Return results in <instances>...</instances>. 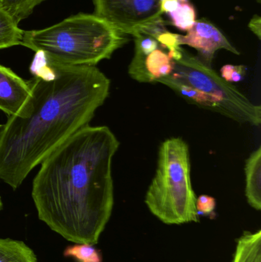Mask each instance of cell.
Masks as SVG:
<instances>
[{
  "label": "cell",
  "mask_w": 261,
  "mask_h": 262,
  "mask_svg": "<svg viewBox=\"0 0 261 262\" xmlns=\"http://www.w3.org/2000/svg\"><path fill=\"white\" fill-rule=\"evenodd\" d=\"M22 110L0 124V180L18 189L63 142L88 125L110 94V80L96 66L55 64L37 52Z\"/></svg>",
  "instance_id": "obj_1"
},
{
  "label": "cell",
  "mask_w": 261,
  "mask_h": 262,
  "mask_svg": "<svg viewBox=\"0 0 261 262\" xmlns=\"http://www.w3.org/2000/svg\"><path fill=\"white\" fill-rule=\"evenodd\" d=\"M120 144L107 126L88 124L54 149L32 183L38 219L67 241L98 244L113 212Z\"/></svg>",
  "instance_id": "obj_2"
},
{
  "label": "cell",
  "mask_w": 261,
  "mask_h": 262,
  "mask_svg": "<svg viewBox=\"0 0 261 262\" xmlns=\"http://www.w3.org/2000/svg\"><path fill=\"white\" fill-rule=\"evenodd\" d=\"M127 41V35L94 14L80 13L46 29L24 32L21 45L55 64L96 66Z\"/></svg>",
  "instance_id": "obj_3"
},
{
  "label": "cell",
  "mask_w": 261,
  "mask_h": 262,
  "mask_svg": "<svg viewBox=\"0 0 261 262\" xmlns=\"http://www.w3.org/2000/svg\"><path fill=\"white\" fill-rule=\"evenodd\" d=\"M196 198L192 185L188 143L181 137L167 139L159 146L156 172L145 195L146 205L165 224L199 223Z\"/></svg>",
  "instance_id": "obj_4"
},
{
  "label": "cell",
  "mask_w": 261,
  "mask_h": 262,
  "mask_svg": "<svg viewBox=\"0 0 261 262\" xmlns=\"http://www.w3.org/2000/svg\"><path fill=\"white\" fill-rule=\"evenodd\" d=\"M171 75L206 97L216 113L241 124L260 125V106L251 102L235 86L185 49H182L180 58L173 61Z\"/></svg>",
  "instance_id": "obj_5"
},
{
  "label": "cell",
  "mask_w": 261,
  "mask_h": 262,
  "mask_svg": "<svg viewBox=\"0 0 261 262\" xmlns=\"http://www.w3.org/2000/svg\"><path fill=\"white\" fill-rule=\"evenodd\" d=\"M94 15L132 36L162 19L161 0H93Z\"/></svg>",
  "instance_id": "obj_6"
},
{
  "label": "cell",
  "mask_w": 261,
  "mask_h": 262,
  "mask_svg": "<svg viewBox=\"0 0 261 262\" xmlns=\"http://www.w3.org/2000/svg\"><path fill=\"white\" fill-rule=\"evenodd\" d=\"M177 38L179 46H188L196 49L198 52L196 57L208 67H211L215 55L219 50L224 49L234 55H240L225 35L205 18L196 20L186 35L178 34Z\"/></svg>",
  "instance_id": "obj_7"
},
{
  "label": "cell",
  "mask_w": 261,
  "mask_h": 262,
  "mask_svg": "<svg viewBox=\"0 0 261 262\" xmlns=\"http://www.w3.org/2000/svg\"><path fill=\"white\" fill-rule=\"evenodd\" d=\"M30 96L31 88L28 81L0 64V110L9 117L17 115Z\"/></svg>",
  "instance_id": "obj_8"
},
{
  "label": "cell",
  "mask_w": 261,
  "mask_h": 262,
  "mask_svg": "<svg viewBox=\"0 0 261 262\" xmlns=\"http://www.w3.org/2000/svg\"><path fill=\"white\" fill-rule=\"evenodd\" d=\"M245 195L248 204L257 211L261 209V147L251 152L245 166Z\"/></svg>",
  "instance_id": "obj_9"
},
{
  "label": "cell",
  "mask_w": 261,
  "mask_h": 262,
  "mask_svg": "<svg viewBox=\"0 0 261 262\" xmlns=\"http://www.w3.org/2000/svg\"><path fill=\"white\" fill-rule=\"evenodd\" d=\"M233 262H261V230L245 232L238 239Z\"/></svg>",
  "instance_id": "obj_10"
},
{
  "label": "cell",
  "mask_w": 261,
  "mask_h": 262,
  "mask_svg": "<svg viewBox=\"0 0 261 262\" xmlns=\"http://www.w3.org/2000/svg\"><path fill=\"white\" fill-rule=\"evenodd\" d=\"M156 83H160L170 88L187 102L214 112V106L206 97L183 81L175 78L173 75H170L161 78L158 80Z\"/></svg>",
  "instance_id": "obj_11"
},
{
  "label": "cell",
  "mask_w": 261,
  "mask_h": 262,
  "mask_svg": "<svg viewBox=\"0 0 261 262\" xmlns=\"http://www.w3.org/2000/svg\"><path fill=\"white\" fill-rule=\"evenodd\" d=\"M0 262H38V259L23 242L0 238Z\"/></svg>",
  "instance_id": "obj_12"
},
{
  "label": "cell",
  "mask_w": 261,
  "mask_h": 262,
  "mask_svg": "<svg viewBox=\"0 0 261 262\" xmlns=\"http://www.w3.org/2000/svg\"><path fill=\"white\" fill-rule=\"evenodd\" d=\"M145 66L152 83H156L158 80L173 73V60L170 58L168 52L159 48L147 57Z\"/></svg>",
  "instance_id": "obj_13"
},
{
  "label": "cell",
  "mask_w": 261,
  "mask_h": 262,
  "mask_svg": "<svg viewBox=\"0 0 261 262\" xmlns=\"http://www.w3.org/2000/svg\"><path fill=\"white\" fill-rule=\"evenodd\" d=\"M13 16L0 6V50L21 45L24 32Z\"/></svg>",
  "instance_id": "obj_14"
},
{
  "label": "cell",
  "mask_w": 261,
  "mask_h": 262,
  "mask_svg": "<svg viewBox=\"0 0 261 262\" xmlns=\"http://www.w3.org/2000/svg\"><path fill=\"white\" fill-rule=\"evenodd\" d=\"M167 15L170 17L171 24L184 32L189 31L197 20L196 9L188 0L181 2L176 10Z\"/></svg>",
  "instance_id": "obj_15"
},
{
  "label": "cell",
  "mask_w": 261,
  "mask_h": 262,
  "mask_svg": "<svg viewBox=\"0 0 261 262\" xmlns=\"http://www.w3.org/2000/svg\"><path fill=\"white\" fill-rule=\"evenodd\" d=\"M64 251V256L72 258L77 262H103L101 252L88 243H75Z\"/></svg>",
  "instance_id": "obj_16"
},
{
  "label": "cell",
  "mask_w": 261,
  "mask_h": 262,
  "mask_svg": "<svg viewBox=\"0 0 261 262\" xmlns=\"http://www.w3.org/2000/svg\"><path fill=\"white\" fill-rule=\"evenodd\" d=\"M45 0H3L2 6L19 23L28 18L34 9Z\"/></svg>",
  "instance_id": "obj_17"
},
{
  "label": "cell",
  "mask_w": 261,
  "mask_h": 262,
  "mask_svg": "<svg viewBox=\"0 0 261 262\" xmlns=\"http://www.w3.org/2000/svg\"><path fill=\"white\" fill-rule=\"evenodd\" d=\"M246 66H234V64H225L221 69V77L227 82H240L245 78L246 74Z\"/></svg>",
  "instance_id": "obj_18"
},
{
  "label": "cell",
  "mask_w": 261,
  "mask_h": 262,
  "mask_svg": "<svg viewBox=\"0 0 261 262\" xmlns=\"http://www.w3.org/2000/svg\"><path fill=\"white\" fill-rule=\"evenodd\" d=\"M196 209L198 215L213 218L216 213V201L214 197L208 195H201L196 198Z\"/></svg>",
  "instance_id": "obj_19"
},
{
  "label": "cell",
  "mask_w": 261,
  "mask_h": 262,
  "mask_svg": "<svg viewBox=\"0 0 261 262\" xmlns=\"http://www.w3.org/2000/svg\"><path fill=\"white\" fill-rule=\"evenodd\" d=\"M180 3L179 0H161V11L162 14H169L176 10Z\"/></svg>",
  "instance_id": "obj_20"
},
{
  "label": "cell",
  "mask_w": 261,
  "mask_h": 262,
  "mask_svg": "<svg viewBox=\"0 0 261 262\" xmlns=\"http://www.w3.org/2000/svg\"><path fill=\"white\" fill-rule=\"evenodd\" d=\"M248 27H249L250 30L258 38V39H260L261 37V18L260 15H255L251 21L248 23Z\"/></svg>",
  "instance_id": "obj_21"
},
{
  "label": "cell",
  "mask_w": 261,
  "mask_h": 262,
  "mask_svg": "<svg viewBox=\"0 0 261 262\" xmlns=\"http://www.w3.org/2000/svg\"><path fill=\"white\" fill-rule=\"evenodd\" d=\"M3 201H2L1 196H0V211H1L2 209H3Z\"/></svg>",
  "instance_id": "obj_22"
},
{
  "label": "cell",
  "mask_w": 261,
  "mask_h": 262,
  "mask_svg": "<svg viewBox=\"0 0 261 262\" xmlns=\"http://www.w3.org/2000/svg\"><path fill=\"white\" fill-rule=\"evenodd\" d=\"M3 0H0V6H2V4H3Z\"/></svg>",
  "instance_id": "obj_23"
},
{
  "label": "cell",
  "mask_w": 261,
  "mask_h": 262,
  "mask_svg": "<svg viewBox=\"0 0 261 262\" xmlns=\"http://www.w3.org/2000/svg\"><path fill=\"white\" fill-rule=\"evenodd\" d=\"M256 2H257V3H261V0H255Z\"/></svg>",
  "instance_id": "obj_24"
},
{
  "label": "cell",
  "mask_w": 261,
  "mask_h": 262,
  "mask_svg": "<svg viewBox=\"0 0 261 262\" xmlns=\"http://www.w3.org/2000/svg\"><path fill=\"white\" fill-rule=\"evenodd\" d=\"M179 1H180V2H185V1H187V0H179Z\"/></svg>",
  "instance_id": "obj_25"
}]
</instances>
